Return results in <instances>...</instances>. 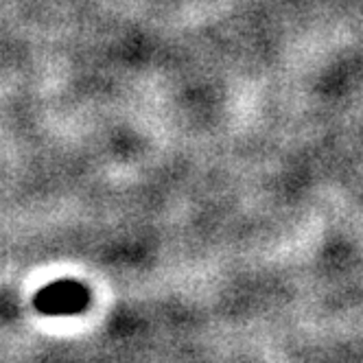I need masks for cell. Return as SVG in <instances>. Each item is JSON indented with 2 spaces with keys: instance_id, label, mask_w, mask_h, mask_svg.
I'll use <instances>...</instances> for the list:
<instances>
[{
  "instance_id": "cell-1",
  "label": "cell",
  "mask_w": 363,
  "mask_h": 363,
  "mask_svg": "<svg viewBox=\"0 0 363 363\" xmlns=\"http://www.w3.org/2000/svg\"><path fill=\"white\" fill-rule=\"evenodd\" d=\"M90 296L88 289L79 282L72 280H62V282H53L48 284L46 289H42L35 296V306L42 311V313L48 315H66V313H77V311H84L88 304Z\"/></svg>"
}]
</instances>
